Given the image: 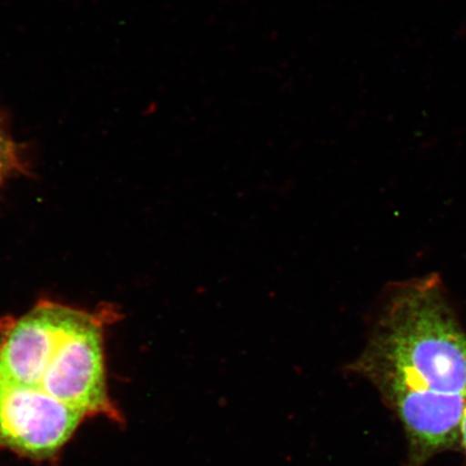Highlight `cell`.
<instances>
[{
	"instance_id": "cell-3",
	"label": "cell",
	"mask_w": 466,
	"mask_h": 466,
	"mask_svg": "<svg viewBox=\"0 0 466 466\" xmlns=\"http://www.w3.org/2000/svg\"><path fill=\"white\" fill-rule=\"evenodd\" d=\"M85 418L43 390L0 380V451L54 458Z\"/></svg>"
},
{
	"instance_id": "cell-4",
	"label": "cell",
	"mask_w": 466,
	"mask_h": 466,
	"mask_svg": "<svg viewBox=\"0 0 466 466\" xmlns=\"http://www.w3.org/2000/svg\"><path fill=\"white\" fill-rule=\"evenodd\" d=\"M86 314L43 302L5 326L0 338V380L37 388L58 343Z\"/></svg>"
},
{
	"instance_id": "cell-5",
	"label": "cell",
	"mask_w": 466,
	"mask_h": 466,
	"mask_svg": "<svg viewBox=\"0 0 466 466\" xmlns=\"http://www.w3.org/2000/svg\"><path fill=\"white\" fill-rule=\"evenodd\" d=\"M13 148L5 138L0 137V180H3L15 166Z\"/></svg>"
},
{
	"instance_id": "cell-1",
	"label": "cell",
	"mask_w": 466,
	"mask_h": 466,
	"mask_svg": "<svg viewBox=\"0 0 466 466\" xmlns=\"http://www.w3.org/2000/svg\"><path fill=\"white\" fill-rule=\"evenodd\" d=\"M349 372L369 380L398 417L406 466H423L459 442L466 400V333L439 277L396 285Z\"/></svg>"
},
{
	"instance_id": "cell-6",
	"label": "cell",
	"mask_w": 466,
	"mask_h": 466,
	"mask_svg": "<svg viewBox=\"0 0 466 466\" xmlns=\"http://www.w3.org/2000/svg\"><path fill=\"white\" fill-rule=\"evenodd\" d=\"M460 437L459 442L461 444L464 452L466 453V400L462 412L461 422H460Z\"/></svg>"
},
{
	"instance_id": "cell-2",
	"label": "cell",
	"mask_w": 466,
	"mask_h": 466,
	"mask_svg": "<svg viewBox=\"0 0 466 466\" xmlns=\"http://www.w3.org/2000/svg\"><path fill=\"white\" fill-rule=\"evenodd\" d=\"M104 320L86 313L62 338L37 388L86 417L101 415L122 425L124 417L108 394Z\"/></svg>"
}]
</instances>
